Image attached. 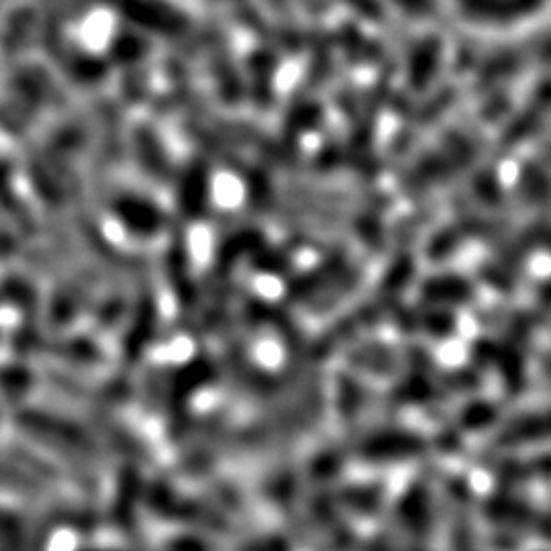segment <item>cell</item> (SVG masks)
<instances>
[{
	"mask_svg": "<svg viewBox=\"0 0 551 551\" xmlns=\"http://www.w3.org/2000/svg\"><path fill=\"white\" fill-rule=\"evenodd\" d=\"M149 505H152L149 509H152L156 515H160L164 519L190 521V523L203 525V527L213 529V531H225L227 529V521L219 513L194 503V500L182 498V496L170 492V488H164V486L154 488L152 496H149Z\"/></svg>",
	"mask_w": 551,
	"mask_h": 551,
	"instance_id": "obj_1",
	"label": "cell"
},
{
	"mask_svg": "<svg viewBox=\"0 0 551 551\" xmlns=\"http://www.w3.org/2000/svg\"><path fill=\"white\" fill-rule=\"evenodd\" d=\"M488 515L494 521H500V523L505 521V525H513L551 539V515L533 511L527 505L515 503V500H509V498L490 500Z\"/></svg>",
	"mask_w": 551,
	"mask_h": 551,
	"instance_id": "obj_2",
	"label": "cell"
},
{
	"mask_svg": "<svg viewBox=\"0 0 551 551\" xmlns=\"http://www.w3.org/2000/svg\"><path fill=\"white\" fill-rule=\"evenodd\" d=\"M245 551H290V549H288V543L284 539H280V537H266V541L247 545Z\"/></svg>",
	"mask_w": 551,
	"mask_h": 551,
	"instance_id": "obj_3",
	"label": "cell"
},
{
	"mask_svg": "<svg viewBox=\"0 0 551 551\" xmlns=\"http://www.w3.org/2000/svg\"><path fill=\"white\" fill-rule=\"evenodd\" d=\"M170 551H211V547L203 541H196V539H178V541H172L170 543Z\"/></svg>",
	"mask_w": 551,
	"mask_h": 551,
	"instance_id": "obj_4",
	"label": "cell"
}]
</instances>
